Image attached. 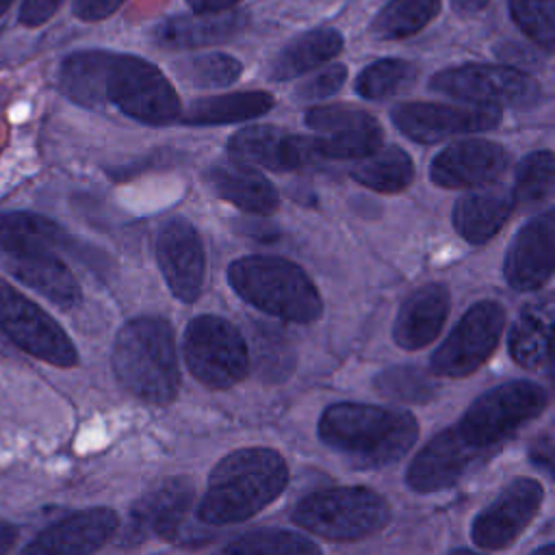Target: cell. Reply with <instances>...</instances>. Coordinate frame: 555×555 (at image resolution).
Instances as JSON below:
<instances>
[{"mask_svg":"<svg viewBox=\"0 0 555 555\" xmlns=\"http://www.w3.org/2000/svg\"><path fill=\"white\" fill-rule=\"evenodd\" d=\"M67 245V232L48 217L24 210L0 212V254L9 271L65 310L82 297L76 275L56 254Z\"/></svg>","mask_w":555,"mask_h":555,"instance_id":"6da1fadb","label":"cell"},{"mask_svg":"<svg viewBox=\"0 0 555 555\" xmlns=\"http://www.w3.org/2000/svg\"><path fill=\"white\" fill-rule=\"evenodd\" d=\"M288 468L273 449H238L210 473L197 516L208 525L241 522L282 494Z\"/></svg>","mask_w":555,"mask_h":555,"instance_id":"7a4b0ae2","label":"cell"},{"mask_svg":"<svg viewBox=\"0 0 555 555\" xmlns=\"http://www.w3.org/2000/svg\"><path fill=\"white\" fill-rule=\"evenodd\" d=\"M416 434L412 414L366 403L330 405L319 421L321 440L360 468L397 462L410 451Z\"/></svg>","mask_w":555,"mask_h":555,"instance_id":"3957f363","label":"cell"},{"mask_svg":"<svg viewBox=\"0 0 555 555\" xmlns=\"http://www.w3.org/2000/svg\"><path fill=\"white\" fill-rule=\"evenodd\" d=\"M113 371L119 384L147 403H169L180 386L171 325L160 317L130 319L113 345Z\"/></svg>","mask_w":555,"mask_h":555,"instance_id":"277c9868","label":"cell"},{"mask_svg":"<svg viewBox=\"0 0 555 555\" xmlns=\"http://www.w3.org/2000/svg\"><path fill=\"white\" fill-rule=\"evenodd\" d=\"M232 291L264 314L312 323L323 312V299L310 275L282 256H243L228 267Z\"/></svg>","mask_w":555,"mask_h":555,"instance_id":"5b68a950","label":"cell"},{"mask_svg":"<svg viewBox=\"0 0 555 555\" xmlns=\"http://www.w3.org/2000/svg\"><path fill=\"white\" fill-rule=\"evenodd\" d=\"M104 104H113L143 126H169L182 115L180 98L169 78L137 54L108 52L102 78Z\"/></svg>","mask_w":555,"mask_h":555,"instance_id":"8992f818","label":"cell"},{"mask_svg":"<svg viewBox=\"0 0 555 555\" xmlns=\"http://www.w3.org/2000/svg\"><path fill=\"white\" fill-rule=\"evenodd\" d=\"M386 501L360 486L330 488L306 496L293 512V520L306 531L327 540H360L388 522Z\"/></svg>","mask_w":555,"mask_h":555,"instance_id":"52a82bcc","label":"cell"},{"mask_svg":"<svg viewBox=\"0 0 555 555\" xmlns=\"http://www.w3.org/2000/svg\"><path fill=\"white\" fill-rule=\"evenodd\" d=\"M546 408V392L533 382H507L473 401L455 425L464 440L486 453Z\"/></svg>","mask_w":555,"mask_h":555,"instance_id":"ba28073f","label":"cell"},{"mask_svg":"<svg viewBox=\"0 0 555 555\" xmlns=\"http://www.w3.org/2000/svg\"><path fill=\"white\" fill-rule=\"evenodd\" d=\"M184 360L193 377L215 390L238 384L249 369L241 332L217 314H199L186 325Z\"/></svg>","mask_w":555,"mask_h":555,"instance_id":"9c48e42d","label":"cell"},{"mask_svg":"<svg viewBox=\"0 0 555 555\" xmlns=\"http://www.w3.org/2000/svg\"><path fill=\"white\" fill-rule=\"evenodd\" d=\"M429 89L473 106H531L540 102V85L525 72L509 65L466 63L447 67L431 76Z\"/></svg>","mask_w":555,"mask_h":555,"instance_id":"30bf717a","label":"cell"},{"mask_svg":"<svg viewBox=\"0 0 555 555\" xmlns=\"http://www.w3.org/2000/svg\"><path fill=\"white\" fill-rule=\"evenodd\" d=\"M0 330L26 353L52 366H76L78 351L65 330L0 275Z\"/></svg>","mask_w":555,"mask_h":555,"instance_id":"8fae6325","label":"cell"},{"mask_svg":"<svg viewBox=\"0 0 555 555\" xmlns=\"http://www.w3.org/2000/svg\"><path fill=\"white\" fill-rule=\"evenodd\" d=\"M505 327V308L496 301H477L455 323L434 351L429 369L438 377H464L477 371L496 349Z\"/></svg>","mask_w":555,"mask_h":555,"instance_id":"7c38bea8","label":"cell"},{"mask_svg":"<svg viewBox=\"0 0 555 555\" xmlns=\"http://www.w3.org/2000/svg\"><path fill=\"white\" fill-rule=\"evenodd\" d=\"M304 124L312 130L321 160H360L375 154L384 141L379 121L347 104L312 106L306 111Z\"/></svg>","mask_w":555,"mask_h":555,"instance_id":"4fadbf2b","label":"cell"},{"mask_svg":"<svg viewBox=\"0 0 555 555\" xmlns=\"http://www.w3.org/2000/svg\"><path fill=\"white\" fill-rule=\"evenodd\" d=\"M395 128L416 143H438L449 137L488 132L501 124V111L473 104L401 102L390 111Z\"/></svg>","mask_w":555,"mask_h":555,"instance_id":"5bb4252c","label":"cell"},{"mask_svg":"<svg viewBox=\"0 0 555 555\" xmlns=\"http://www.w3.org/2000/svg\"><path fill=\"white\" fill-rule=\"evenodd\" d=\"M154 256L169 293L193 304L206 278V251L197 228L184 217H171L156 234Z\"/></svg>","mask_w":555,"mask_h":555,"instance_id":"9a60e30c","label":"cell"},{"mask_svg":"<svg viewBox=\"0 0 555 555\" xmlns=\"http://www.w3.org/2000/svg\"><path fill=\"white\" fill-rule=\"evenodd\" d=\"M228 156L232 163L258 171H295L321 160L312 137L275 126H247L234 132L228 141Z\"/></svg>","mask_w":555,"mask_h":555,"instance_id":"2e32d148","label":"cell"},{"mask_svg":"<svg viewBox=\"0 0 555 555\" xmlns=\"http://www.w3.org/2000/svg\"><path fill=\"white\" fill-rule=\"evenodd\" d=\"M509 154L486 139H464L440 150L429 165V178L442 189H483L507 169Z\"/></svg>","mask_w":555,"mask_h":555,"instance_id":"e0dca14e","label":"cell"},{"mask_svg":"<svg viewBox=\"0 0 555 555\" xmlns=\"http://www.w3.org/2000/svg\"><path fill=\"white\" fill-rule=\"evenodd\" d=\"M544 499L540 481L520 477L507 483L499 496L479 512L473 522V540L481 548H505L538 514Z\"/></svg>","mask_w":555,"mask_h":555,"instance_id":"ac0fdd59","label":"cell"},{"mask_svg":"<svg viewBox=\"0 0 555 555\" xmlns=\"http://www.w3.org/2000/svg\"><path fill=\"white\" fill-rule=\"evenodd\" d=\"M555 267V210L527 221L514 236L503 260V275L514 291L542 288Z\"/></svg>","mask_w":555,"mask_h":555,"instance_id":"d6986e66","label":"cell"},{"mask_svg":"<svg viewBox=\"0 0 555 555\" xmlns=\"http://www.w3.org/2000/svg\"><path fill=\"white\" fill-rule=\"evenodd\" d=\"M119 527L113 509L91 507L65 516L28 542L20 555H93Z\"/></svg>","mask_w":555,"mask_h":555,"instance_id":"ffe728a7","label":"cell"},{"mask_svg":"<svg viewBox=\"0 0 555 555\" xmlns=\"http://www.w3.org/2000/svg\"><path fill=\"white\" fill-rule=\"evenodd\" d=\"M483 453L470 447L457 427L431 438L408 468V486L416 492H438L453 486Z\"/></svg>","mask_w":555,"mask_h":555,"instance_id":"44dd1931","label":"cell"},{"mask_svg":"<svg viewBox=\"0 0 555 555\" xmlns=\"http://www.w3.org/2000/svg\"><path fill=\"white\" fill-rule=\"evenodd\" d=\"M247 24L243 11L230 9L221 13H184L152 24L147 37L160 50H195L234 39Z\"/></svg>","mask_w":555,"mask_h":555,"instance_id":"7402d4cb","label":"cell"},{"mask_svg":"<svg viewBox=\"0 0 555 555\" xmlns=\"http://www.w3.org/2000/svg\"><path fill=\"white\" fill-rule=\"evenodd\" d=\"M191 503L193 481L184 477L167 479L137 501L124 535L128 540H143L147 533L171 535L180 529Z\"/></svg>","mask_w":555,"mask_h":555,"instance_id":"603a6c76","label":"cell"},{"mask_svg":"<svg viewBox=\"0 0 555 555\" xmlns=\"http://www.w3.org/2000/svg\"><path fill=\"white\" fill-rule=\"evenodd\" d=\"M449 314V291L444 284H425L410 293L395 317L392 340L408 351L427 347L442 330Z\"/></svg>","mask_w":555,"mask_h":555,"instance_id":"cb8c5ba5","label":"cell"},{"mask_svg":"<svg viewBox=\"0 0 555 555\" xmlns=\"http://www.w3.org/2000/svg\"><path fill=\"white\" fill-rule=\"evenodd\" d=\"M516 204L512 191L479 189L462 195L451 212L455 232L470 245H486L512 217Z\"/></svg>","mask_w":555,"mask_h":555,"instance_id":"d4e9b609","label":"cell"},{"mask_svg":"<svg viewBox=\"0 0 555 555\" xmlns=\"http://www.w3.org/2000/svg\"><path fill=\"white\" fill-rule=\"evenodd\" d=\"M212 193L249 215H271L280 206L275 186L258 171L245 165L228 163L206 173Z\"/></svg>","mask_w":555,"mask_h":555,"instance_id":"484cf974","label":"cell"},{"mask_svg":"<svg viewBox=\"0 0 555 555\" xmlns=\"http://www.w3.org/2000/svg\"><path fill=\"white\" fill-rule=\"evenodd\" d=\"M343 48L345 39L334 28H314L301 33L278 52L269 67V78L275 82H288L293 78H299L336 59Z\"/></svg>","mask_w":555,"mask_h":555,"instance_id":"4316f807","label":"cell"},{"mask_svg":"<svg viewBox=\"0 0 555 555\" xmlns=\"http://www.w3.org/2000/svg\"><path fill=\"white\" fill-rule=\"evenodd\" d=\"M275 100L269 91H234L225 95H210L191 102V106L180 115L182 126H228L243 124L262 117L273 108Z\"/></svg>","mask_w":555,"mask_h":555,"instance_id":"83f0119b","label":"cell"},{"mask_svg":"<svg viewBox=\"0 0 555 555\" xmlns=\"http://www.w3.org/2000/svg\"><path fill=\"white\" fill-rule=\"evenodd\" d=\"M553 330L551 297L527 304L509 330V356L525 369H540L548 362V345Z\"/></svg>","mask_w":555,"mask_h":555,"instance_id":"f1b7e54d","label":"cell"},{"mask_svg":"<svg viewBox=\"0 0 555 555\" xmlns=\"http://www.w3.org/2000/svg\"><path fill=\"white\" fill-rule=\"evenodd\" d=\"M108 50H80L63 59L59 87L67 100L85 108H102V78Z\"/></svg>","mask_w":555,"mask_h":555,"instance_id":"f546056e","label":"cell"},{"mask_svg":"<svg viewBox=\"0 0 555 555\" xmlns=\"http://www.w3.org/2000/svg\"><path fill=\"white\" fill-rule=\"evenodd\" d=\"M351 178L375 193H399L412 184L414 165L410 154L401 147H379L375 154L356 160Z\"/></svg>","mask_w":555,"mask_h":555,"instance_id":"4dcf8cb0","label":"cell"},{"mask_svg":"<svg viewBox=\"0 0 555 555\" xmlns=\"http://www.w3.org/2000/svg\"><path fill=\"white\" fill-rule=\"evenodd\" d=\"M440 13V0H390L371 22V37L379 41L405 39L421 33Z\"/></svg>","mask_w":555,"mask_h":555,"instance_id":"1f68e13d","label":"cell"},{"mask_svg":"<svg viewBox=\"0 0 555 555\" xmlns=\"http://www.w3.org/2000/svg\"><path fill=\"white\" fill-rule=\"evenodd\" d=\"M555 189V156L551 150H538L527 154L518 167L514 178L512 197L520 208H538L540 204L553 197Z\"/></svg>","mask_w":555,"mask_h":555,"instance_id":"d6a6232c","label":"cell"},{"mask_svg":"<svg viewBox=\"0 0 555 555\" xmlns=\"http://www.w3.org/2000/svg\"><path fill=\"white\" fill-rule=\"evenodd\" d=\"M173 69L193 89H223L238 80L243 63L225 52H204L178 61Z\"/></svg>","mask_w":555,"mask_h":555,"instance_id":"836d02e7","label":"cell"},{"mask_svg":"<svg viewBox=\"0 0 555 555\" xmlns=\"http://www.w3.org/2000/svg\"><path fill=\"white\" fill-rule=\"evenodd\" d=\"M416 78V67L405 59H379L366 65L356 82L353 89L364 100H386L405 87H410Z\"/></svg>","mask_w":555,"mask_h":555,"instance_id":"e575fe53","label":"cell"},{"mask_svg":"<svg viewBox=\"0 0 555 555\" xmlns=\"http://www.w3.org/2000/svg\"><path fill=\"white\" fill-rule=\"evenodd\" d=\"M225 555H321L308 538L284 529H260L234 540Z\"/></svg>","mask_w":555,"mask_h":555,"instance_id":"d590c367","label":"cell"},{"mask_svg":"<svg viewBox=\"0 0 555 555\" xmlns=\"http://www.w3.org/2000/svg\"><path fill=\"white\" fill-rule=\"evenodd\" d=\"M509 17L538 48H555V0H507Z\"/></svg>","mask_w":555,"mask_h":555,"instance_id":"8d00e7d4","label":"cell"},{"mask_svg":"<svg viewBox=\"0 0 555 555\" xmlns=\"http://www.w3.org/2000/svg\"><path fill=\"white\" fill-rule=\"evenodd\" d=\"M375 386L386 397L399 401H427L436 395V382L416 366H392L377 375Z\"/></svg>","mask_w":555,"mask_h":555,"instance_id":"74e56055","label":"cell"},{"mask_svg":"<svg viewBox=\"0 0 555 555\" xmlns=\"http://www.w3.org/2000/svg\"><path fill=\"white\" fill-rule=\"evenodd\" d=\"M347 82V67L343 63H332L327 67H323L321 72H317L314 76L306 78L297 89H295V98L297 100H327L330 95L338 93L343 89V85Z\"/></svg>","mask_w":555,"mask_h":555,"instance_id":"f35d334b","label":"cell"},{"mask_svg":"<svg viewBox=\"0 0 555 555\" xmlns=\"http://www.w3.org/2000/svg\"><path fill=\"white\" fill-rule=\"evenodd\" d=\"M63 4V0H24L20 9V24L37 28L46 24Z\"/></svg>","mask_w":555,"mask_h":555,"instance_id":"ab89813d","label":"cell"},{"mask_svg":"<svg viewBox=\"0 0 555 555\" xmlns=\"http://www.w3.org/2000/svg\"><path fill=\"white\" fill-rule=\"evenodd\" d=\"M126 0H74V15L82 22H102L111 17Z\"/></svg>","mask_w":555,"mask_h":555,"instance_id":"60d3db41","label":"cell"},{"mask_svg":"<svg viewBox=\"0 0 555 555\" xmlns=\"http://www.w3.org/2000/svg\"><path fill=\"white\" fill-rule=\"evenodd\" d=\"M238 2L241 0H186L193 13H221L234 9Z\"/></svg>","mask_w":555,"mask_h":555,"instance_id":"b9f144b4","label":"cell"},{"mask_svg":"<svg viewBox=\"0 0 555 555\" xmlns=\"http://www.w3.org/2000/svg\"><path fill=\"white\" fill-rule=\"evenodd\" d=\"M15 538H17V529L11 522L0 520V555H9V551L15 544Z\"/></svg>","mask_w":555,"mask_h":555,"instance_id":"7bdbcfd3","label":"cell"},{"mask_svg":"<svg viewBox=\"0 0 555 555\" xmlns=\"http://www.w3.org/2000/svg\"><path fill=\"white\" fill-rule=\"evenodd\" d=\"M460 13H479L490 0H451Z\"/></svg>","mask_w":555,"mask_h":555,"instance_id":"ee69618b","label":"cell"},{"mask_svg":"<svg viewBox=\"0 0 555 555\" xmlns=\"http://www.w3.org/2000/svg\"><path fill=\"white\" fill-rule=\"evenodd\" d=\"M531 555H555V548H553V544H546V546H542V548L533 551Z\"/></svg>","mask_w":555,"mask_h":555,"instance_id":"f6af8a7d","label":"cell"},{"mask_svg":"<svg viewBox=\"0 0 555 555\" xmlns=\"http://www.w3.org/2000/svg\"><path fill=\"white\" fill-rule=\"evenodd\" d=\"M449 555H481V553H475V551H468V548H455Z\"/></svg>","mask_w":555,"mask_h":555,"instance_id":"bcb514c9","label":"cell"},{"mask_svg":"<svg viewBox=\"0 0 555 555\" xmlns=\"http://www.w3.org/2000/svg\"><path fill=\"white\" fill-rule=\"evenodd\" d=\"M11 4H13V0H0V15H4Z\"/></svg>","mask_w":555,"mask_h":555,"instance_id":"7dc6e473","label":"cell"}]
</instances>
